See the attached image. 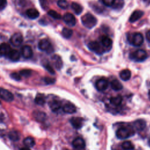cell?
Returning <instances> with one entry per match:
<instances>
[{"instance_id":"6da1fadb","label":"cell","mask_w":150,"mask_h":150,"mask_svg":"<svg viewBox=\"0 0 150 150\" xmlns=\"http://www.w3.org/2000/svg\"><path fill=\"white\" fill-rule=\"evenodd\" d=\"M81 20L83 25L88 29H91L94 27L97 22L96 18L90 13H87L82 16Z\"/></svg>"},{"instance_id":"7a4b0ae2","label":"cell","mask_w":150,"mask_h":150,"mask_svg":"<svg viewBox=\"0 0 150 150\" xmlns=\"http://www.w3.org/2000/svg\"><path fill=\"white\" fill-rule=\"evenodd\" d=\"M127 39L130 44L135 46H141L144 42L142 35L138 32L129 33L127 35Z\"/></svg>"},{"instance_id":"3957f363","label":"cell","mask_w":150,"mask_h":150,"mask_svg":"<svg viewBox=\"0 0 150 150\" xmlns=\"http://www.w3.org/2000/svg\"><path fill=\"white\" fill-rule=\"evenodd\" d=\"M134 134V129L128 127H121L116 131V136L120 139H126Z\"/></svg>"},{"instance_id":"277c9868","label":"cell","mask_w":150,"mask_h":150,"mask_svg":"<svg viewBox=\"0 0 150 150\" xmlns=\"http://www.w3.org/2000/svg\"><path fill=\"white\" fill-rule=\"evenodd\" d=\"M129 57L132 60L135 62H142L147 58L148 54L145 50L138 49L134 52H132L130 54Z\"/></svg>"},{"instance_id":"5b68a950","label":"cell","mask_w":150,"mask_h":150,"mask_svg":"<svg viewBox=\"0 0 150 150\" xmlns=\"http://www.w3.org/2000/svg\"><path fill=\"white\" fill-rule=\"evenodd\" d=\"M38 48L42 51H45L48 53L53 52V49L50 42L47 39H42L38 43Z\"/></svg>"},{"instance_id":"8992f818","label":"cell","mask_w":150,"mask_h":150,"mask_svg":"<svg viewBox=\"0 0 150 150\" xmlns=\"http://www.w3.org/2000/svg\"><path fill=\"white\" fill-rule=\"evenodd\" d=\"M89 49L98 54H101L104 52V49L103 46L97 41H91L88 43Z\"/></svg>"},{"instance_id":"52a82bcc","label":"cell","mask_w":150,"mask_h":150,"mask_svg":"<svg viewBox=\"0 0 150 150\" xmlns=\"http://www.w3.org/2000/svg\"><path fill=\"white\" fill-rule=\"evenodd\" d=\"M23 36L20 33H14L10 39L11 43L15 47L19 46L23 42Z\"/></svg>"},{"instance_id":"ba28073f","label":"cell","mask_w":150,"mask_h":150,"mask_svg":"<svg viewBox=\"0 0 150 150\" xmlns=\"http://www.w3.org/2000/svg\"><path fill=\"white\" fill-rule=\"evenodd\" d=\"M0 98L6 101H12L14 97L12 93L3 88H0Z\"/></svg>"},{"instance_id":"9c48e42d","label":"cell","mask_w":150,"mask_h":150,"mask_svg":"<svg viewBox=\"0 0 150 150\" xmlns=\"http://www.w3.org/2000/svg\"><path fill=\"white\" fill-rule=\"evenodd\" d=\"M73 146L77 150H84L86 147V143L84 140L80 138L77 137L75 138L72 142Z\"/></svg>"},{"instance_id":"30bf717a","label":"cell","mask_w":150,"mask_h":150,"mask_svg":"<svg viewBox=\"0 0 150 150\" xmlns=\"http://www.w3.org/2000/svg\"><path fill=\"white\" fill-rule=\"evenodd\" d=\"M63 21L69 26H73L76 23L75 16L71 13H66L63 16Z\"/></svg>"},{"instance_id":"8fae6325","label":"cell","mask_w":150,"mask_h":150,"mask_svg":"<svg viewBox=\"0 0 150 150\" xmlns=\"http://www.w3.org/2000/svg\"><path fill=\"white\" fill-rule=\"evenodd\" d=\"M108 86V81L105 79L102 78L98 79L96 83V87L98 91H104L107 88Z\"/></svg>"},{"instance_id":"7c38bea8","label":"cell","mask_w":150,"mask_h":150,"mask_svg":"<svg viewBox=\"0 0 150 150\" xmlns=\"http://www.w3.org/2000/svg\"><path fill=\"white\" fill-rule=\"evenodd\" d=\"M21 54L25 59H29L33 55V51L30 46L28 45L23 46L21 49Z\"/></svg>"},{"instance_id":"4fadbf2b","label":"cell","mask_w":150,"mask_h":150,"mask_svg":"<svg viewBox=\"0 0 150 150\" xmlns=\"http://www.w3.org/2000/svg\"><path fill=\"white\" fill-rule=\"evenodd\" d=\"M52 62L53 64L54 65V67L57 69L60 70L62 66H63V62L62 60V58L57 54H54L52 56Z\"/></svg>"},{"instance_id":"5bb4252c","label":"cell","mask_w":150,"mask_h":150,"mask_svg":"<svg viewBox=\"0 0 150 150\" xmlns=\"http://www.w3.org/2000/svg\"><path fill=\"white\" fill-rule=\"evenodd\" d=\"M33 117L38 122H43L47 118V115L45 112L38 110L33 112Z\"/></svg>"},{"instance_id":"9a60e30c","label":"cell","mask_w":150,"mask_h":150,"mask_svg":"<svg viewBox=\"0 0 150 150\" xmlns=\"http://www.w3.org/2000/svg\"><path fill=\"white\" fill-rule=\"evenodd\" d=\"M101 44L102 46L105 48H110L111 47L112 44V41L110 38L106 35H103L100 38Z\"/></svg>"},{"instance_id":"2e32d148","label":"cell","mask_w":150,"mask_h":150,"mask_svg":"<svg viewBox=\"0 0 150 150\" xmlns=\"http://www.w3.org/2000/svg\"><path fill=\"white\" fill-rule=\"evenodd\" d=\"M11 50V48L9 44L6 43H2L0 45V56H8L9 52Z\"/></svg>"},{"instance_id":"e0dca14e","label":"cell","mask_w":150,"mask_h":150,"mask_svg":"<svg viewBox=\"0 0 150 150\" xmlns=\"http://www.w3.org/2000/svg\"><path fill=\"white\" fill-rule=\"evenodd\" d=\"M83 119L80 117H73L70 119V122L72 126L76 129H80L83 125Z\"/></svg>"},{"instance_id":"ac0fdd59","label":"cell","mask_w":150,"mask_h":150,"mask_svg":"<svg viewBox=\"0 0 150 150\" xmlns=\"http://www.w3.org/2000/svg\"><path fill=\"white\" fill-rule=\"evenodd\" d=\"M144 15V12L140 10H136L134 11L131 15L129 21L130 22H135L140 19Z\"/></svg>"},{"instance_id":"d6986e66","label":"cell","mask_w":150,"mask_h":150,"mask_svg":"<svg viewBox=\"0 0 150 150\" xmlns=\"http://www.w3.org/2000/svg\"><path fill=\"white\" fill-rule=\"evenodd\" d=\"M146 127V122L144 120H137L133 123V128L137 131H142Z\"/></svg>"},{"instance_id":"ffe728a7","label":"cell","mask_w":150,"mask_h":150,"mask_svg":"<svg viewBox=\"0 0 150 150\" xmlns=\"http://www.w3.org/2000/svg\"><path fill=\"white\" fill-rule=\"evenodd\" d=\"M49 106L52 111L54 112H56L61 108L62 103L59 100H53L49 103Z\"/></svg>"},{"instance_id":"44dd1931","label":"cell","mask_w":150,"mask_h":150,"mask_svg":"<svg viewBox=\"0 0 150 150\" xmlns=\"http://www.w3.org/2000/svg\"><path fill=\"white\" fill-rule=\"evenodd\" d=\"M63 110L67 114H73L76 111V108L73 104L67 103L63 105Z\"/></svg>"},{"instance_id":"7402d4cb","label":"cell","mask_w":150,"mask_h":150,"mask_svg":"<svg viewBox=\"0 0 150 150\" xmlns=\"http://www.w3.org/2000/svg\"><path fill=\"white\" fill-rule=\"evenodd\" d=\"M26 14L27 16L31 19H35L39 17V12L38 10H36L35 8H29L26 11Z\"/></svg>"},{"instance_id":"603a6c76","label":"cell","mask_w":150,"mask_h":150,"mask_svg":"<svg viewBox=\"0 0 150 150\" xmlns=\"http://www.w3.org/2000/svg\"><path fill=\"white\" fill-rule=\"evenodd\" d=\"M8 57L10 60L13 62H16L19 60L20 59V53L17 50L11 49V52L8 54Z\"/></svg>"},{"instance_id":"cb8c5ba5","label":"cell","mask_w":150,"mask_h":150,"mask_svg":"<svg viewBox=\"0 0 150 150\" xmlns=\"http://www.w3.org/2000/svg\"><path fill=\"white\" fill-rule=\"evenodd\" d=\"M131 76V71L128 69L122 70L120 73V77L124 81H127L129 80Z\"/></svg>"},{"instance_id":"d4e9b609","label":"cell","mask_w":150,"mask_h":150,"mask_svg":"<svg viewBox=\"0 0 150 150\" xmlns=\"http://www.w3.org/2000/svg\"><path fill=\"white\" fill-rule=\"evenodd\" d=\"M23 144L27 148H31L33 147L35 144V141L34 138L32 137H26L23 141Z\"/></svg>"},{"instance_id":"484cf974","label":"cell","mask_w":150,"mask_h":150,"mask_svg":"<svg viewBox=\"0 0 150 150\" xmlns=\"http://www.w3.org/2000/svg\"><path fill=\"white\" fill-rule=\"evenodd\" d=\"M111 87L115 91H119L122 88V84L118 80H113L111 82Z\"/></svg>"},{"instance_id":"4316f807","label":"cell","mask_w":150,"mask_h":150,"mask_svg":"<svg viewBox=\"0 0 150 150\" xmlns=\"http://www.w3.org/2000/svg\"><path fill=\"white\" fill-rule=\"evenodd\" d=\"M71 7L73 11L75 12V13H76L77 15H80L83 11L82 6L76 2H72Z\"/></svg>"},{"instance_id":"83f0119b","label":"cell","mask_w":150,"mask_h":150,"mask_svg":"<svg viewBox=\"0 0 150 150\" xmlns=\"http://www.w3.org/2000/svg\"><path fill=\"white\" fill-rule=\"evenodd\" d=\"M110 103L111 104H112L113 105H115V106H118L120 105L122 101V98L121 96H117L116 97H112L110 98Z\"/></svg>"},{"instance_id":"f1b7e54d","label":"cell","mask_w":150,"mask_h":150,"mask_svg":"<svg viewBox=\"0 0 150 150\" xmlns=\"http://www.w3.org/2000/svg\"><path fill=\"white\" fill-rule=\"evenodd\" d=\"M8 137L12 141H16L19 139L20 135H19V133L18 131L13 130V131H11L9 132Z\"/></svg>"},{"instance_id":"f546056e","label":"cell","mask_w":150,"mask_h":150,"mask_svg":"<svg viewBox=\"0 0 150 150\" xmlns=\"http://www.w3.org/2000/svg\"><path fill=\"white\" fill-rule=\"evenodd\" d=\"M35 103L40 105H43L45 104L46 100L45 96L42 94H38L35 99Z\"/></svg>"},{"instance_id":"4dcf8cb0","label":"cell","mask_w":150,"mask_h":150,"mask_svg":"<svg viewBox=\"0 0 150 150\" xmlns=\"http://www.w3.org/2000/svg\"><path fill=\"white\" fill-rule=\"evenodd\" d=\"M121 146L124 150H132L134 148V145L129 141H125L121 144Z\"/></svg>"},{"instance_id":"1f68e13d","label":"cell","mask_w":150,"mask_h":150,"mask_svg":"<svg viewBox=\"0 0 150 150\" xmlns=\"http://www.w3.org/2000/svg\"><path fill=\"white\" fill-rule=\"evenodd\" d=\"M62 34L64 38L69 39L72 36L73 30L70 28H64L62 31Z\"/></svg>"},{"instance_id":"d6a6232c","label":"cell","mask_w":150,"mask_h":150,"mask_svg":"<svg viewBox=\"0 0 150 150\" xmlns=\"http://www.w3.org/2000/svg\"><path fill=\"white\" fill-rule=\"evenodd\" d=\"M47 13L50 16H51L52 18H53L54 19H60L62 18V16L60 15V14H59L56 11H53V10L49 11Z\"/></svg>"},{"instance_id":"836d02e7","label":"cell","mask_w":150,"mask_h":150,"mask_svg":"<svg viewBox=\"0 0 150 150\" xmlns=\"http://www.w3.org/2000/svg\"><path fill=\"white\" fill-rule=\"evenodd\" d=\"M57 5L62 9H66L69 6V4L66 0H59L57 1Z\"/></svg>"},{"instance_id":"e575fe53","label":"cell","mask_w":150,"mask_h":150,"mask_svg":"<svg viewBox=\"0 0 150 150\" xmlns=\"http://www.w3.org/2000/svg\"><path fill=\"white\" fill-rule=\"evenodd\" d=\"M19 73L21 76H23L25 77H28L31 75L32 71L29 69H23L21 70Z\"/></svg>"},{"instance_id":"d590c367","label":"cell","mask_w":150,"mask_h":150,"mask_svg":"<svg viewBox=\"0 0 150 150\" xmlns=\"http://www.w3.org/2000/svg\"><path fill=\"white\" fill-rule=\"evenodd\" d=\"M28 0H15V3L20 6H25L27 5Z\"/></svg>"},{"instance_id":"8d00e7d4","label":"cell","mask_w":150,"mask_h":150,"mask_svg":"<svg viewBox=\"0 0 150 150\" xmlns=\"http://www.w3.org/2000/svg\"><path fill=\"white\" fill-rule=\"evenodd\" d=\"M40 4L41 5V7L44 9L46 10L49 8V4L47 0H39Z\"/></svg>"},{"instance_id":"74e56055","label":"cell","mask_w":150,"mask_h":150,"mask_svg":"<svg viewBox=\"0 0 150 150\" xmlns=\"http://www.w3.org/2000/svg\"><path fill=\"white\" fill-rule=\"evenodd\" d=\"M123 0H115V3L112 6L114 8H120L123 6Z\"/></svg>"},{"instance_id":"f35d334b","label":"cell","mask_w":150,"mask_h":150,"mask_svg":"<svg viewBox=\"0 0 150 150\" xmlns=\"http://www.w3.org/2000/svg\"><path fill=\"white\" fill-rule=\"evenodd\" d=\"M104 5L107 6H112L115 3V0H101Z\"/></svg>"},{"instance_id":"ab89813d","label":"cell","mask_w":150,"mask_h":150,"mask_svg":"<svg viewBox=\"0 0 150 150\" xmlns=\"http://www.w3.org/2000/svg\"><path fill=\"white\" fill-rule=\"evenodd\" d=\"M11 78H12L13 79H14L15 80H16V81L21 80V76L20 75V74L16 73V72L12 73L11 74Z\"/></svg>"},{"instance_id":"60d3db41","label":"cell","mask_w":150,"mask_h":150,"mask_svg":"<svg viewBox=\"0 0 150 150\" xmlns=\"http://www.w3.org/2000/svg\"><path fill=\"white\" fill-rule=\"evenodd\" d=\"M44 66H45V69H46L50 73H51V74H54V69H53V67H52V66H51L50 64L46 63Z\"/></svg>"},{"instance_id":"b9f144b4","label":"cell","mask_w":150,"mask_h":150,"mask_svg":"<svg viewBox=\"0 0 150 150\" xmlns=\"http://www.w3.org/2000/svg\"><path fill=\"white\" fill-rule=\"evenodd\" d=\"M7 5V0H0V10L4 9Z\"/></svg>"},{"instance_id":"7bdbcfd3","label":"cell","mask_w":150,"mask_h":150,"mask_svg":"<svg viewBox=\"0 0 150 150\" xmlns=\"http://www.w3.org/2000/svg\"><path fill=\"white\" fill-rule=\"evenodd\" d=\"M44 80H45V81L46 82V83H47V84H53L55 81V79H54L53 78L48 77H45Z\"/></svg>"},{"instance_id":"ee69618b","label":"cell","mask_w":150,"mask_h":150,"mask_svg":"<svg viewBox=\"0 0 150 150\" xmlns=\"http://www.w3.org/2000/svg\"><path fill=\"white\" fill-rule=\"evenodd\" d=\"M146 39L148 42H150V29L149 30H148V32L146 33Z\"/></svg>"},{"instance_id":"f6af8a7d","label":"cell","mask_w":150,"mask_h":150,"mask_svg":"<svg viewBox=\"0 0 150 150\" xmlns=\"http://www.w3.org/2000/svg\"><path fill=\"white\" fill-rule=\"evenodd\" d=\"M145 4H147V5H149L150 4V0H142Z\"/></svg>"},{"instance_id":"bcb514c9","label":"cell","mask_w":150,"mask_h":150,"mask_svg":"<svg viewBox=\"0 0 150 150\" xmlns=\"http://www.w3.org/2000/svg\"><path fill=\"white\" fill-rule=\"evenodd\" d=\"M20 150H30V149H29V148L26 147V148H22Z\"/></svg>"},{"instance_id":"7dc6e473","label":"cell","mask_w":150,"mask_h":150,"mask_svg":"<svg viewBox=\"0 0 150 150\" xmlns=\"http://www.w3.org/2000/svg\"><path fill=\"white\" fill-rule=\"evenodd\" d=\"M148 144H149V145L150 146V138H149V140H148Z\"/></svg>"}]
</instances>
